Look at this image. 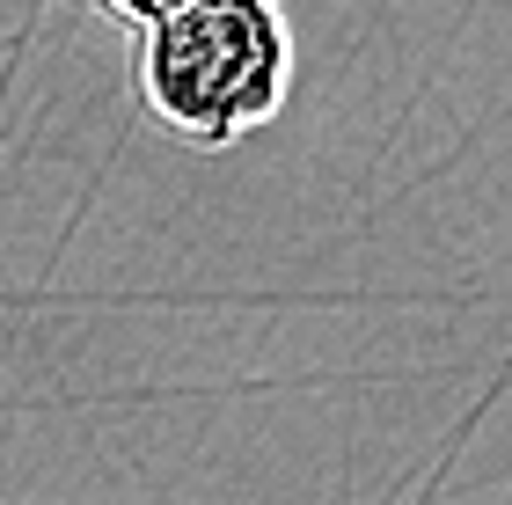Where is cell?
<instances>
[{
  "instance_id": "cell-1",
  "label": "cell",
  "mask_w": 512,
  "mask_h": 505,
  "mask_svg": "<svg viewBox=\"0 0 512 505\" xmlns=\"http://www.w3.org/2000/svg\"><path fill=\"white\" fill-rule=\"evenodd\" d=\"M139 110L205 154L242 147L293 96V22L278 0H191L139 30Z\"/></svg>"
},
{
  "instance_id": "cell-2",
  "label": "cell",
  "mask_w": 512,
  "mask_h": 505,
  "mask_svg": "<svg viewBox=\"0 0 512 505\" xmlns=\"http://www.w3.org/2000/svg\"><path fill=\"white\" fill-rule=\"evenodd\" d=\"M88 15H103V22H125V30H154L161 15H176V8H191V0H81Z\"/></svg>"
}]
</instances>
